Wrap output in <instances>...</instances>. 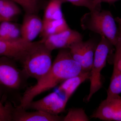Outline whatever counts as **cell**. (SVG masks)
Returning a JSON list of instances; mask_svg holds the SVG:
<instances>
[{
	"instance_id": "obj_9",
	"label": "cell",
	"mask_w": 121,
	"mask_h": 121,
	"mask_svg": "<svg viewBox=\"0 0 121 121\" xmlns=\"http://www.w3.org/2000/svg\"><path fill=\"white\" fill-rule=\"evenodd\" d=\"M82 39V35L80 33L70 28L58 34L42 39L41 40L52 52L56 49L69 48L73 44Z\"/></svg>"
},
{
	"instance_id": "obj_24",
	"label": "cell",
	"mask_w": 121,
	"mask_h": 121,
	"mask_svg": "<svg viewBox=\"0 0 121 121\" xmlns=\"http://www.w3.org/2000/svg\"><path fill=\"white\" fill-rule=\"evenodd\" d=\"M95 4L97 5L101 6V4L103 2H107L109 3H113L119 0H94Z\"/></svg>"
},
{
	"instance_id": "obj_20",
	"label": "cell",
	"mask_w": 121,
	"mask_h": 121,
	"mask_svg": "<svg viewBox=\"0 0 121 121\" xmlns=\"http://www.w3.org/2000/svg\"><path fill=\"white\" fill-rule=\"evenodd\" d=\"M119 35L115 47V52L113 58V70L112 74L121 73V26H119Z\"/></svg>"
},
{
	"instance_id": "obj_19",
	"label": "cell",
	"mask_w": 121,
	"mask_h": 121,
	"mask_svg": "<svg viewBox=\"0 0 121 121\" xmlns=\"http://www.w3.org/2000/svg\"><path fill=\"white\" fill-rule=\"evenodd\" d=\"M121 93V73L112 74L107 91V97H111Z\"/></svg>"
},
{
	"instance_id": "obj_26",
	"label": "cell",
	"mask_w": 121,
	"mask_h": 121,
	"mask_svg": "<svg viewBox=\"0 0 121 121\" xmlns=\"http://www.w3.org/2000/svg\"><path fill=\"white\" fill-rule=\"evenodd\" d=\"M7 21L6 20L4 19L3 18H1V17H0V23L1 22H3V21Z\"/></svg>"
},
{
	"instance_id": "obj_23",
	"label": "cell",
	"mask_w": 121,
	"mask_h": 121,
	"mask_svg": "<svg viewBox=\"0 0 121 121\" xmlns=\"http://www.w3.org/2000/svg\"><path fill=\"white\" fill-rule=\"evenodd\" d=\"M11 102L7 101L4 105L0 99V121H12Z\"/></svg>"
},
{
	"instance_id": "obj_10",
	"label": "cell",
	"mask_w": 121,
	"mask_h": 121,
	"mask_svg": "<svg viewBox=\"0 0 121 121\" xmlns=\"http://www.w3.org/2000/svg\"><path fill=\"white\" fill-rule=\"evenodd\" d=\"M33 42H27L22 38L16 40H0V56L8 57L21 63Z\"/></svg>"
},
{
	"instance_id": "obj_21",
	"label": "cell",
	"mask_w": 121,
	"mask_h": 121,
	"mask_svg": "<svg viewBox=\"0 0 121 121\" xmlns=\"http://www.w3.org/2000/svg\"><path fill=\"white\" fill-rule=\"evenodd\" d=\"M19 5L26 13H37L38 11V4L31 0H11Z\"/></svg>"
},
{
	"instance_id": "obj_13",
	"label": "cell",
	"mask_w": 121,
	"mask_h": 121,
	"mask_svg": "<svg viewBox=\"0 0 121 121\" xmlns=\"http://www.w3.org/2000/svg\"><path fill=\"white\" fill-rule=\"evenodd\" d=\"M90 76V71H82L78 75L69 78L60 83L56 91L69 100L80 84L89 79Z\"/></svg>"
},
{
	"instance_id": "obj_14",
	"label": "cell",
	"mask_w": 121,
	"mask_h": 121,
	"mask_svg": "<svg viewBox=\"0 0 121 121\" xmlns=\"http://www.w3.org/2000/svg\"><path fill=\"white\" fill-rule=\"evenodd\" d=\"M64 0H49L44 13L43 23L64 18L62 6Z\"/></svg>"
},
{
	"instance_id": "obj_8",
	"label": "cell",
	"mask_w": 121,
	"mask_h": 121,
	"mask_svg": "<svg viewBox=\"0 0 121 121\" xmlns=\"http://www.w3.org/2000/svg\"><path fill=\"white\" fill-rule=\"evenodd\" d=\"M103 121H121V97L119 95L107 97L91 116Z\"/></svg>"
},
{
	"instance_id": "obj_16",
	"label": "cell",
	"mask_w": 121,
	"mask_h": 121,
	"mask_svg": "<svg viewBox=\"0 0 121 121\" xmlns=\"http://www.w3.org/2000/svg\"><path fill=\"white\" fill-rule=\"evenodd\" d=\"M21 27L12 21L0 23V40H16L21 39Z\"/></svg>"
},
{
	"instance_id": "obj_6",
	"label": "cell",
	"mask_w": 121,
	"mask_h": 121,
	"mask_svg": "<svg viewBox=\"0 0 121 121\" xmlns=\"http://www.w3.org/2000/svg\"><path fill=\"white\" fill-rule=\"evenodd\" d=\"M98 43L93 39L76 42L69 48L72 57L82 67V71H90Z\"/></svg>"
},
{
	"instance_id": "obj_12",
	"label": "cell",
	"mask_w": 121,
	"mask_h": 121,
	"mask_svg": "<svg viewBox=\"0 0 121 121\" xmlns=\"http://www.w3.org/2000/svg\"><path fill=\"white\" fill-rule=\"evenodd\" d=\"M43 26V20L37 13H26L21 26V38L27 42H33L40 35Z\"/></svg>"
},
{
	"instance_id": "obj_2",
	"label": "cell",
	"mask_w": 121,
	"mask_h": 121,
	"mask_svg": "<svg viewBox=\"0 0 121 121\" xmlns=\"http://www.w3.org/2000/svg\"><path fill=\"white\" fill-rule=\"evenodd\" d=\"M16 61L6 56H0V99L4 103L9 101L14 105L20 103L21 91L27 87L28 79Z\"/></svg>"
},
{
	"instance_id": "obj_11",
	"label": "cell",
	"mask_w": 121,
	"mask_h": 121,
	"mask_svg": "<svg viewBox=\"0 0 121 121\" xmlns=\"http://www.w3.org/2000/svg\"><path fill=\"white\" fill-rule=\"evenodd\" d=\"M12 121H60L63 117L58 115H52L40 111H28L18 105L11 103Z\"/></svg>"
},
{
	"instance_id": "obj_4",
	"label": "cell",
	"mask_w": 121,
	"mask_h": 121,
	"mask_svg": "<svg viewBox=\"0 0 121 121\" xmlns=\"http://www.w3.org/2000/svg\"><path fill=\"white\" fill-rule=\"evenodd\" d=\"M80 24L83 29L104 36L115 47L119 37V30L110 11L101 9L90 11L82 17Z\"/></svg>"
},
{
	"instance_id": "obj_18",
	"label": "cell",
	"mask_w": 121,
	"mask_h": 121,
	"mask_svg": "<svg viewBox=\"0 0 121 121\" xmlns=\"http://www.w3.org/2000/svg\"><path fill=\"white\" fill-rule=\"evenodd\" d=\"M88 116L82 108L69 109L67 113L63 117V121H88Z\"/></svg>"
},
{
	"instance_id": "obj_22",
	"label": "cell",
	"mask_w": 121,
	"mask_h": 121,
	"mask_svg": "<svg viewBox=\"0 0 121 121\" xmlns=\"http://www.w3.org/2000/svg\"><path fill=\"white\" fill-rule=\"evenodd\" d=\"M64 1L70 2L76 6L86 7L90 11L101 9V6L96 4L94 0H64Z\"/></svg>"
},
{
	"instance_id": "obj_1",
	"label": "cell",
	"mask_w": 121,
	"mask_h": 121,
	"mask_svg": "<svg viewBox=\"0 0 121 121\" xmlns=\"http://www.w3.org/2000/svg\"><path fill=\"white\" fill-rule=\"evenodd\" d=\"M82 72L81 65L72 58L69 49H60L49 71L35 85L27 88L22 95L19 105L26 109L38 95Z\"/></svg>"
},
{
	"instance_id": "obj_3",
	"label": "cell",
	"mask_w": 121,
	"mask_h": 121,
	"mask_svg": "<svg viewBox=\"0 0 121 121\" xmlns=\"http://www.w3.org/2000/svg\"><path fill=\"white\" fill-rule=\"evenodd\" d=\"M52 52L41 40L33 42L21 63L26 75L37 81L47 74L52 64Z\"/></svg>"
},
{
	"instance_id": "obj_7",
	"label": "cell",
	"mask_w": 121,
	"mask_h": 121,
	"mask_svg": "<svg viewBox=\"0 0 121 121\" xmlns=\"http://www.w3.org/2000/svg\"><path fill=\"white\" fill-rule=\"evenodd\" d=\"M68 100L57 91L49 94L41 99L31 102L25 109L39 110L57 115L65 110Z\"/></svg>"
},
{
	"instance_id": "obj_5",
	"label": "cell",
	"mask_w": 121,
	"mask_h": 121,
	"mask_svg": "<svg viewBox=\"0 0 121 121\" xmlns=\"http://www.w3.org/2000/svg\"><path fill=\"white\" fill-rule=\"evenodd\" d=\"M114 45L108 39L101 36L95 50L90 71V92L86 99L89 101L93 95L102 88V80L101 72L106 66L107 61L112 53Z\"/></svg>"
},
{
	"instance_id": "obj_27",
	"label": "cell",
	"mask_w": 121,
	"mask_h": 121,
	"mask_svg": "<svg viewBox=\"0 0 121 121\" xmlns=\"http://www.w3.org/2000/svg\"><path fill=\"white\" fill-rule=\"evenodd\" d=\"M31 0L33 2H36V3L38 4V0Z\"/></svg>"
},
{
	"instance_id": "obj_15",
	"label": "cell",
	"mask_w": 121,
	"mask_h": 121,
	"mask_svg": "<svg viewBox=\"0 0 121 121\" xmlns=\"http://www.w3.org/2000/svg\"><path fill=\"white\" fill-rule=\"evenodd\" d=\"M70 28L65 18L54 20L43 23L40 35L42 39L56 35Z\"/></svg>"
},
{
	"instance_id": "obj_25",
	"label": "cell",
	"mask_w": 121,
	"mask_h": 121,
	"mask_svg": "<svg viewBox=\"0 0 121 121\" xmlns=\"http://www.w3.org/2000/svg\"><path fill=\"white\" fill-rule=\"evenodd\" d=\"M116 22L118 24L119 26H121V17H117L115 18Z\"/></svg>"
},
{
	"instance_id": "obj_17",
	"label": "cell",
	"mask_w": 121,
	"mask_h": 121,
	"mask_svg": "<svg viewBox=\"0 0 121 121\" xmlns=\"http://www.w3.org/2000/svg\"><path fill=\"white\" fill-rule=\"evenodd\" d=\"M17 4L11 0H0V17L12 21L21 13Z\"/></svg>"
}]
</instances>
